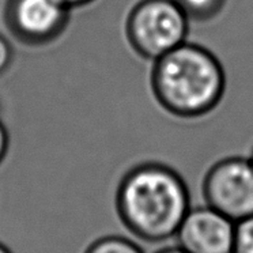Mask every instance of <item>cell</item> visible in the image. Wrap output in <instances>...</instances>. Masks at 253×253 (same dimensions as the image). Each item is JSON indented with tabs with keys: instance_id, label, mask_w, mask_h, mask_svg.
<instances>
[{
	"instance_id": "7a4b0ae2",
	"label": "cell",
	"mask_w": 253,
	"mask_h": 253,
	"mask_svg": "<svg viewBox=\"0 0 253 253\" xmlns=\"http://www.w3.org/2000/svg\"><path fill=\"white\" fill-rule=\"evenodd\" d=\"M150 88L166 113L195 120L218 108L226 93V72L211 50L187 41L153 61Z\"/></svg>"
},
{
	"instance_id": "8fae6325",
	"label": "cell",
	"mask_w": 253,
	"mask_h": 253,
	"mask_svg": "<svg viewBox=\"0 0 253 253\" xmlns=\"http://www.w3.org/2000/svg\"><path fill=\"white\" fill-rule=\"evenodd\" d=\"M10 146H11V138H10L8 128L0 117V165L7 158L8 151H10Z\"/></svg>"
},
{
	"instance_id": "ba28073f",
	"label": "cell",
	"mask_w": 253,
	"mask_h": 253,
	"mask_svg": "<svg viewBox=\"0 0 253 253\" xmlns=\"http://www.w3.org/2000/svg\"><path fill=\"white\" fill-rule=\"evenodd\" d=\"M83 253H144L136 242L123 236H102L88 244Z\"/></svg>"
},
{
	"instance_id": "5b68a950",
	"label": "cell",
	"mask_w": 253,
	"mask_h": 253,
	"mask_svg": "<svg viewBox=\"0 0 253 253\" xmlns=\"http://www.w3.org/2000/svg\"><path fill=\"white\" fill-rule=\"evenodd\" d=\"M71 14L57 0H4L1 17L17 42L28 48H45L64 36Z\"/></svg>"
},
{
	"instance_id": "3957f363",
	"label": "cell",
	"mask_w": 253,
	"mask_h": 253,
	"mask_svg": "<svg viewBox=\"0 0 253 253\" xmlns=\"http://www.w3.org/2000/svg\"><path fill=\"white\" fill-rule=\"evenodd\" d=\"M189 26L174 0H139L126 14L124 34L131 49L153 63L187 42Z\"/></svg>"
},
{
	"instance_id": "9c48e42d",
	"label": "cell",
	"mask_w": 253,
	"mask_h": 253,
	"mask_svg": "<svg viewBox=\"0 0 253 253\" xmlns=\"http://www.w3.org/2000/svg\"><path fill=\"white\" fill-rule=\"evenodd\" d=\"M233 253H253V216L237 222Z\"/></svg>"
},
{
	"instance_id": "52a82bcc",
	"label": "cell",
	"mask_w": 253,
	"mask_h": 253,
	"mask_svg": "<svg viewBox=\"0 0 253 253\" xmlns=\"http://www.w3.org/2000/svg\"><path fill=\"white\" fill-rule=\"evenodd\" d=\"M191 22H210L225 10L227 0H174Z\"/></svg>"
},
{
	"instance_id": "9a60e30c",
	"label": "cell",
	"mask_w": 253,
	"mask_h": 253,
	"mask_svg": "<svg viewBox=\"0 0 253 253\" xmlns=\"http://www.w3.org/2000/svg\"><path fill=\"white\" fill-rule=\"evenodd\" d=\"M249 158L253 161V147H252V151H251V155H249Z\"/></svg>"
},
{
	"instance_id": "7c38bea8",
	"label": "cell",
	"mask_w": 253,
	"mask_h": 253,
	"mask_svg": "<svg viewBox=\"0 0 253 253\" xmlns=\"http://www.w3.org/2000/svg\"><path fill=\"white\" fill-rule=\"evenodd\" d=\"M57 1L61 3L66 8H68L70 11H74L78 8H83V7L93 4L95 0H57Z\"/></svg>"
},
{
	"instance_id": "8992f818",
	"label": "cell",
	"mask_w": 253,
	"mask_h": 253,
	"mask_svg": "<svg viewBox=\"0 0 253 253\" xmlns=\"http://www.w3.org/2000/svg\"><path fill=\"white\" fill-rule=\"evenodd\" d=\"M237 223L210 206L192 207L174 238L187 253H233Z\"/></svg>"
},
{
	"instance_id": "277c9868",
	"label": "cell",
	"mask_w": 253,
	"mask_h": 253,
	"mask_svg": "<svg viewBox=\"0 0 253 253\" xmlns=\"http://www.w3.org/2000/svg\"><path fill=\"white\" fill-rule=\"evenodd\" d=\"M206 204L234 222L253 216V161L226 157L206 171L202 182Z\"/></svg>"
},
{
	"instance_id": "30bf717a",
	"label": "cell",
	"mask_w": 253,
	"mask_h": 253,
	"mask_svg": "<svg viewBox=\"0 0 253 253\" xmlns=\"http://www.w3.org/2000/svg\"><path fill=\"white\" fill-rule=\"evenodd\" d=\"M15 59V50L6 34L0 33V78L10 71Z\"/></svg>"
},
{
	"instance_id": "4fadbf2b",
	"label": "cell",
	"mask_w": 253,
	"mask_h": 253,
	"mask_svg": "<svg viewBox=\"0 0 253 253\" xmlns=\"http://www.w3.org/2000/svg\"><path fill=\"white\" fill-rule=\"evenodd\" d=\"M155 253H187L182 248H180L178 245H174V247H166L162 248L160 251H157Z\"/></svg>"
},
{
	"instance_id": "5bb4252c",
	"label": "cell",
	"mask_w": 253,
	"mask_h": 253,
	"mask_svg": "<svg viewBox=\"0 0 253 253\" xmlns=\"http://www.w3.org/2000/svg\"><path fill=\"white\" fill-rule=\"evenodd\" d=\"M0 253H12V251L7 247L6 244H3V242L0 241Z\"/></svg>"
},
{
	"instance_id": "6da1fadb",
	"label": "cell",
	"mask_w": 253,
	"mask_h": 253,
	"mask_svg": "<svg viewBox=\"0 0 253 253\" xmlns=\"http://www.w3.org/2000/svg\"><path fill=\"white\" fill-rule=\"evenodd\" d=\"M115 206L126 230L150 244L173 238L192 209L181 174L155 161L140 162L124 173L116 189Z\"/></svg>"
}]
</instances>
